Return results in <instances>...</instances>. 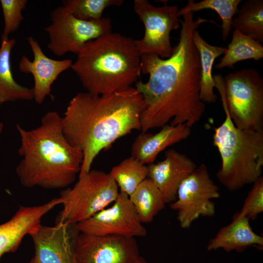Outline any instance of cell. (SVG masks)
Listing matches in <instances>:
<instances>
[{
    "label": "cell",
    "instance_id": "cell-24",
    "mask_svg": "<svg viewBox=\"0 0 263 263\" xmlns=\"http://www.w3.org/2000/svg\"><path fill=\"white\" fill-rule=\"evenodd\" d=\"M119 192L131 195L148 175V166L131 156L113 167L109 173Z\"/></svg>",
    "mask_w": 263,
    "mask_h": 263
},
{
    "label": "cell",
    "instance_id": "cell-7",
    "mask_svg": "<svg viewBox=\"0 0 263 263\" xmlns=\"http://www.w3.org/2000/svg\"><path fill=\"white\" fill-rule=\"evenodd\" d=\"M230 117L241 129L263 130V79L255 69L245 68L224 78Z\"/></svg>",
    "mask_w": 263,
    "mask_h": 263
},
{
    "label": "cell",
    "instance_id": "cell-9",
    "mask_svg": "<svg viewBox=\"0 0 263 263\" xmlns=\"http://www.w3.org/2000/svg\"><path fill=\"white\" fill-rule=\"evenodd\" d=\"M220 196L219 188L210 178L207 166L201 164L182 182L170 208L177 211L180 226L187 229L201 216H214L212 200Z\"/></svg>",
    "mask_w": 263,
    "mask_h": 263
},
{
    "label": "cell",
    "instance_id": "cell-19",
    "mask_svg": "<svg viewBox=\"0 0 263 263\" xmlns=\"http://www.w3.org/2000/svg\"><path fill=\"white\" fill-rule=\"evenodd\" d=\"M15 44L14 38H1L0 46V106L7 102L34 99L33 89L20 85L14 78L11 70V54Z\"/></svg>",
    "mask_w": 263,
    "mask_h": 263
},
{
    "label": "cell",
    "instance_id": "cell-5",
    "mask_svg": "<svg viewBox=\"0 0 263 263\" xmlns=\"http://www.w3.org/2000/svg\"><path fill=\"white\" fill-rule=\"evenodd\" d=\"M215 87L221 95L225 115L222 124L214 128L213 143L221 159V167L216 176L227 190L234 191L253 184L262 176L263 130L236 127L227 108L224 82L217 81Z\"/></svg>",
    "mask_w": 263,
    "mask_h": 263
},
{
    "label": "cell",
    "instance_id": "cell-30",
    "mask_svg": "<svg viewBox=\"0 0 263 263\" xmlns=\"http://www.w3.org/2000/svg\"><path fill=\"white\" fill-rule=\"evenodd\" d=\"M28 263H39L37 258L34 255Z\"/></svg>",
    "mask_w": 263,
    "mask_h": 263
},
{
    "label": "cell",
    "instance_id": "cell-29",
    "mask_svg": "<svg viewBox=\"0 0 263 263\" xmlns=\"http://www.w3.org/2000/svg\"><path fill=\"white\" fill-rule=\"evenodd\" d=\"M128 263H148L146 260L139 255L133 258Z\"/></svg>",
    "mask_w": 263,
    "mask_h": 263
},
{
    "label": "cell",
    "instance_id": "cell-18",
    "mask_svg": "<svg viewBox=\"0 0 263 263\" xmlns=\"http://www.w3.org/2000/svg\"><path fill=\"white\" fill-rule=\"evenodd\" d=\"M250 246L263 248V238L253 231L249 220L235 214L232 222L221 228L208 243V251L223 249L227 252H244Z\"/></svg>",
    "mask_w": 263,
    "mask_h": 263
},
{
    "label": "cell",
    "instance_id": "cell-21",
    "mask_svg": "<svg viewBox=\"0 0 263 263\" xmlns=\"http://www.w3.org/2000/svg\"><path fill=\"white\" fill-rule=\"evenodd\" d=\"M129 197L143 224L151 222L165 207L161 192L149 178L145 179Z\"/></svg>",
    "mask_w": 263,
    "mask_h": 263
},
{
    "label": "cell",
    "instance_id": "cell-13",
    "mask_svg": "<svg viewBox=\"0 0 263 263\" xmlns=\"http://www.w3.org/2000/svg\"><path fill=\"white\" fill-rule=\"evenodd\" d=\"M79 232L76 224L57 222L54 226L39 225L29 235L39 263H78L75 250Z\"/></svg>",
    "mask_w": 263,
    "mask_h": 263
},
{
    "label": "cell",
    "instance_id": "cell-28",
    "mask_svg": "<svg viewBox=\"0 0 263 263\" xmlns=\"http://www.w3.org/2000/svg\"><path fill=\"white\" fill-rule=\"evenodd\" d=\"M263 211V177L261 176L253 183L244 200L240 211L235 213L238 217L254 220Z\"/></svg>",
    "mask_w": 263,
    "mask_h": 263
},
{
    "label": "cell",
    "instance_id": "cell-16",
    "mask_svg": "<svg viewBox=\"0 0 263 263\" xmlns=\"http://www.w3.org/2000/svg\"><path fill=\"white\" fill-rule=\"evenodd\" d=\"M61 203L58 197L39 206H19L9 220L0 225V259L4 254L17 250L24 237L40 225L42 217Z\"/></svg>",
    "mask_w": 263,
    "mask_h": 263
},
{
    "label": "cell",
    "instance_id": "cell-31",
    "mask_svg": "<svg viewBox=\"0 0 263 263\" xmlns=\"http://www.w3.org/2000/svg\"><path fill=\"white\" fill-rule=\"evenodd\" d=\"M3 129V124L2 122H0V135Z\"/></svg>",
    "mask_w": 263,
    "mask_h": 263
},
{
    "label": "cell",
    "instance_id": "cell-2",
    "mask_svg": "<svg viewBox=\"0 0 263 263\" xmlns=\"http://www.w3.org/2000/svg\"><path fill=\"white\" fill-rule=\"evenodd\" d=\"M144 101L135 87L103 95L76 94L62 117L63 134L83 153L78 177L88 172L100 151L134 130H141Z\"/></svg>",
    "mask_w": 263,
    "mask_h": 263
},
{
    "label": "cell",
    "instance_id": "cell-17",
    "mask_svg": "<svg viewBox=\"0 0 263 263\" xmlns=\"http://www.w3.org/2000/svg\"><path fill=\"white\" fill-rule=\"evenodd\" d=\"M191 128L182 124H167L155 134L140 132L131 147V156L143 164L153 163L157 155L168 147L187 139L191 134Z\"/></svg>",
    "mask_w": 263,
    "mask_h": 263
},
{
    "label": "cell",
    "instance_id": "cell-22",
    "mask_svg": "<svg viewBox=\"0 0 263 263\" xmlns=\"http://www.w3.org/2000/svg\"><path fill=\"white\" fill-rule=\"evenodd\" d=\"M263 57V47L260 43L234 30L232 40L224 56L215 67L219 69L233 67V65L239 61L248 59L258 61Z\"/></svg>",
    "mask_w": 263,
    "mask_h": 263
},
{
    "label": "cell",
    "instance_id": "cell-4",
    "mask_svg": "<svg viewBox=\"0 0 263 263\" xmlns=\"http://www.w3.org/2000/svg\"><path fill=\"white\" fill-rule=\"evenodd\" d=\"M71 68L87 92L109 94L136 83L141 55L135 39L112 32L85 44Z\"/></svg>",
    "mask_w": 263,
    "mask_h": 263
},
{
    "label": "cell",
    "instance_id": "cell-25",
    "mask_svg": "<svg viewBox=\"0 0 263 263\" xmlns=\"http://www.w3.org/2000/svg\"><path fill=\"white\" fill-rule=\"evenodd\" d=\"M241 0H203L194 2L189 0L187 4L178 11V16L188 12H194L204 9L215 11L222 20V36L226 40L231 31L232 21L237 11Z\"/></svg>",
    "mask_w": 263,
    "mask_h": 263
},
{
    "label": "cell",
    "instance_id": "cell-11",
    "mask_svg": "<svg viewBox=\"0 0 263 263\" xmlns=\"http://www.w3.org/2000/svg\"><path fill=\"white\" fill-rule=\"evenodd\" d=\"M78 231L97 236L142 237L147 231L127 194L119 192L113 205L76 224Z\"/></svg>",
    "mask_w": 263,
    "mask_h": 263
},
{
    "label": "cell",
    "instance_id": "cell-27",
    "mask_svg": "<svg viewBox=\"0 0 263 263\" xmlns=\"http://www.w3.org/2000/svg\"><path fill=\"white\" fill-rule=\"evenodd\" d=\"M28 2L27 0H0L4 19V28L1 38H8L17 30L23 19L22 14Z\"/></svg>",
    "mask_w": 263,
    "mask_h": 263
},
{
    "label": "cell",
    "instance_id": "cell-3",
    "mask_svg": "<svg viewBox=\"0 0 263 263\" xmlns=\"http://www.w3.org/2000/svg\"><path fill=\"white\" fill-rule=\"evenodd\" d=\"M21 160L16 168L21 184L31 188H66L79 174L83 153L72 146L63 132L62 117L56 111L43 115L37 127L28 130L17 124Z\"/></svg>",
    "mask_w": 263,
    "mask_h": 263
},
{
    "label": "cell",
    "instance_id": "cell-20",
    "mask_svg": "<svg viewBox=\"0 0 263 263\" xmlns=\"http://www.w3.org/2000/svg\"><path fill=\"white\" fill-rule=\"evenodd\" d=\"M192 38L200 56V98L205 103H214L217 97L213 91L215 86L212 74L213 65L217 57L225 54L226 48L209 44L202 38L197 30L193 31Z\"/></svg>",
    "mask_w": 263,
    "mask_h": 263
},
{
    "label": "cell",
    "instance_id": "cell-14",
    "mask_svg": "<svg viewBox=\"0 0 263 263\" xmlns=\"http://www.w3.org/2000/svg\"><path fill=\"white\" fill-rule=\"evenodd\" d=\"M27 39L34 58L31 61L26 56H22L19 62V69L22 73L31 74L33 75V100L41 104L47 96L51 95V86L59 75L71 68L73 62L71 59L50 58L45 55L38 41L33 37L29 36Z\"/></svg>",
    "mask_w": 263,
    "mask_h": 263
},
{
    "label": "cell",
    "instance_id": "cell-15",
    "mask_svg": "<svg viewBox=\"0 0 263 263\" xmlns=\"http://www.w3.org/2000/svg\"><path fill=\"white\" fill-rule=\"evenodd\" d=\"M165 159L148 166V178L161 192L164 202L171 204L177 196L182 182L197 168L195 163L187 155L175 149L165 152Z\"/></svg>",
    "mask_w": 263,
    "mask_h": 263
},
{
    "label": "cell",
    "instance_id": "cell-6",
    "mask_svg": "<svg viewBox=\"0 0 263 263\" xmlns=\"http://www.w3.org/2000/svg\"><path fill=\"white\" fill-rule=\"evenodd\" d=\"M119 192L109 173L91 169L78 177L73 187L60 192L63 208L56 222L76 224L85 220L113 203Z\"/></svg>",
    "mask_w": 263,
    "mask_h": 263
},
{
    "label": "cell",
    "instance_id": "cell-23",
    "mask_svg": "<svg viewBox=\"0 0 263 263\" xmlns=\"http://www.w3.org/2000/svg\"><path fill=\"white\" fill-rule=\"evenodd\" d=\"M231 26L256 41L263 42V0H248L237 11Z\"/></svg>",
    "mask_w": 263,
    "mask_h": 263
},
{
    "label": "cell",
    "instance_id": "cell-1",
    "mask_svg": "<svg viewBox=\"0 0 263 263\" xmlns=\"http://www.w3.org/2000/svg\"><path fill=\"white\" fill-rule=\"evenodd\" d=\"M193 13L182 16L179 41L170 57L141 55V72L149 75L147 82L138 80L135 85L144 101L141 117L143 132L161 128L169 123L191 128L204 114L205 103L200 96V56L192 37L202 24L215 22L200 17L194 20Z\"/></svg>",
    "mask_w": 263,
    "mask_h": 263
},
{
    "label": "cell",
    "instance_id": "cell-8",
    "mask_svg": "<svg viewBox=\"0 0 263 263\" xmlns=\"http://www.w3.org/2000/svg\"><path fill=\"white\" fill-rule=\"evenodd\" d=\"M50 19L51 23L44 29L49 39L47 47L58 56L69 52L77 55L89 41L112 32L110 18L83 20L75 18L63 6L52 10Z\"/></svg>",
    "mask_w": 263,
    "mask_h": 263
},
{
    "label": "cell",
    "instance_id": "cell-10",
    "mask_svg": "<svg viewBox=\"0 0 263 263\" xmlns=\"http://www.w3.org/2000/svg\"><path fill=\"white\" fill-rule=\"evenodd\" d=\"M133 10L145 27L143 37L135 40L141 55L154 54L162 58L170 57L174 51L170 43L171 31L179 26V9L177 5L155 6L147 0H134Z\"/></svg>",
    "mask_w": 263,
    "mask_h": 263
},
{
    "label": "cell",
    "instance_id": "cell-12",
    "mask_svg": "<svg viewBox=\"0 0 263 263\" xmlns=\"http://www.w3.org/2000/svg\"><path fill=\"white\" fill-rule=\"evenodd\" d=\"M78 263H128L139 255L134 238L79 232L75 243Z\"/></svg>",
    "mask_w": 263,
    "mask_h": 263
},
{
    "label": "cell",
    "instance_id": "cell-26",
    "mask_svg": "<svg viewBox=\"0 0 263 263\" xmlns=\"http://www.w3.org/2000/svg\"><path fill=\"white\" fill-rule=\"evenodd\" d=\"M123 0H63L62 6L75 18L86 21H97L102 18L108 7L119 6Z\"/></svg>",
    "mask_w": 263,
    "mask_h": 263
}]
</instances>
